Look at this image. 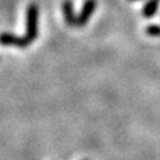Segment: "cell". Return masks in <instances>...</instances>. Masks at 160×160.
<instances>
[{
	"mask_svg": "<svg viewBox=\"0 0 160 160\" xmlns=\"http://www.w3.org/2000/svg\"><path fill=\"white\" fill-rule=\"evenodd\" d=\"M38 18H39V8L34 2L30 4L26 7V31L25 37L30 43H32L38 37Z\"/></svg>",
	"mask_w": 160,
	"mask_h": 160,
	"instance_id": "obj_1",
	"label": "cell"
},
{
	"mask_svg": "<svg viewBox=\"0 0 160 160\" xmlns=\"http://www.w3.org/2000/svg\"><path fill=\"white\" fill-rule=\"evenodd\" d=\"M96 0H86L84 4L81 8V12L77 14V23H76V26L78 28H82V26H86L90 17L92 16V13L96 8Z\"/></svg>",
	"mask_w": 160,
	"mask_h": 160,
	"instance_id": "obj_2",
	"label": "cell"
},
{
	"mask_svg": "<svg viewBox=\"0 0 160 160\" xmlns=\"http://www.w3.org/2000/svg\"><path fill=\"white\" fill-rule=\"evenodd\" d=\"M1 44L2 45H13L18 46V48H28L31 44L28 38L24 36V37H19L17 34L10 33V32H4L1 34Z\"/></svg>",
	"mask_w": 160,
	"mask_h": 160,
	"instance_id": "obj_3",
	"label": "cell"
},
{
	"mask_svg": "<svg viewBox=\"0 0 160 160\" xmlns=\"http://www.w3.org/2000/svg\"><path fill=\"white\" fill-rule=\"evenodd\" d=\"M62 11H63V17L67 25L69 26H76L77 23V16L74 12V5L71 0H64L62 4Z\"/></svg>",
	"mask_w": 160,
	"mask_h": 160,
	"instance_id": "obj_4",
	"label": "cell"
},
{
	"mask_svg": "<svg viewBox=\"0 0 160 160\" xmlns=\"http://www.w3.org/2000/svg\"><path fill=\"white\" fill-rule=\"evenodd\" d=\"M159 2L160 0H148L142 7V11H141V14H142L145 18H153L157 14L158 12V8H159Z\"/></svg>",
	"mask_w": 160,
	"mask_h": 160,
	"instance_id": "obj_5",
	"label": "cell"
},
{
	"mask_svg": "<svg viewBox=\"0 0 160 160\" xmlns=\"http://www.w3.org/2000/svg\"><path fill=\"white\" fill-rule=\"evenodd\" d=\"M145 32H146V34L151 36V37H160V25L151 24L148 26H146Z\"/></svg>",
	"mask_w": 160,
	"mask_h": 160,
	"instance_id": "obj_6",
	"label": "cell"
},
{
	"mask_svg": "<svg viewBox=\"0 0 160 160\" xmlns=\"http://www.w3.org/2000/svg\"><path fill=\"white\" fill-rule=\"evenodd\" d=\"M128 1H139V0H128Z\"/></svg>",
	"mask_w": 160,
	"mask_h": 160,
	"instance_id": "obj_7",
	"label": "cell"
},
{
	"mask_svg": "<svg viewBox=\"0 0 160 160\" xmlns=\"http://www.w3.org/2000/svg\"><path fill=\"white\" fill-rule=\"evenodd\" d=\"M84 160H87V159H84Z\"/></svg>",
	"mask_w": 160,
	"mask_h": 160,
	"instance_id": "obj_8",
	"label": "cell"
}]
</instances>
